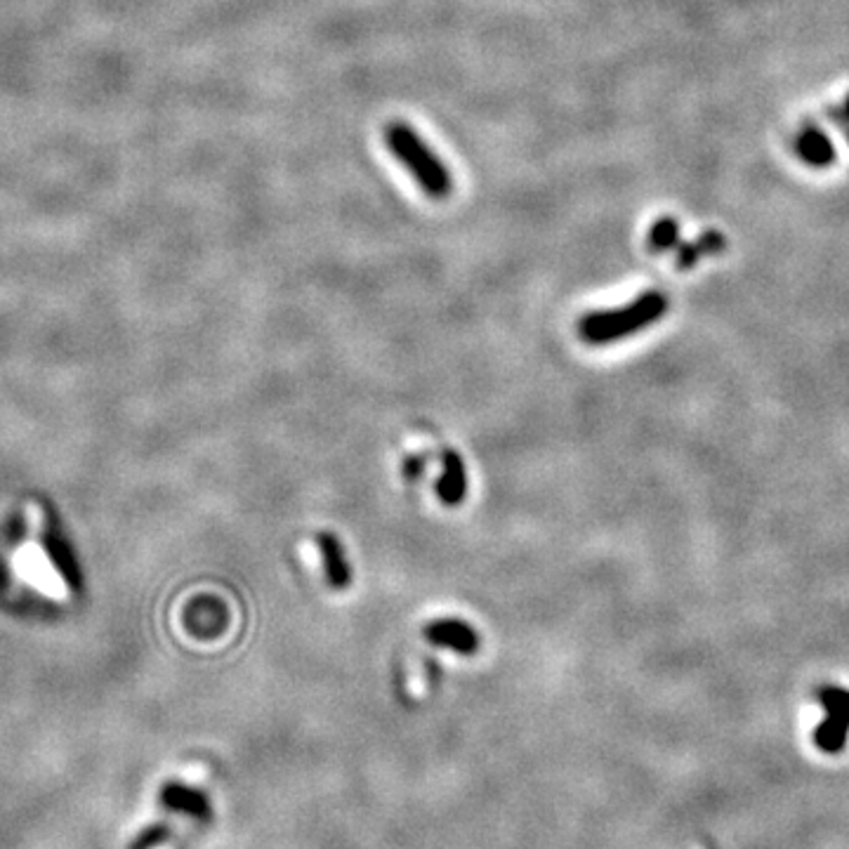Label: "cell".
<instances>
[{
  "instance_id": "1",
  "label": "cell",
  "mask_w": 849,
  "mask_h": 849,
  "mask_svg": "<svg viewBox=\"0 0 849 849\" xmlns=\"http://www.w3.org/2000/svg\"><path fill=\"white\" fill-rule=\"evenodd\" d=\"M668 312V298L663 293L649 291L637 295L633 302L616 309L590 312L578 321V335L588 345H611L628 335H635L656 324Z\"/></svg>"
},
{
  "instance_id": "2",
  "label": "cell",
  "mask_w": 849,
  "mask_h": 849,
  "mask_svg": "<svg viewBox=\"0 0 849 849\" xmlns=\"http://www.w3.org/2000/svg\"><path fill=\"white\" fill-rule=\"evenodd\" d=\"M385 142L397 159L404 163L423 192L434 201H442L451 194L453 180L449 168L434 151L427 147L411 125L394 121L385 128Z\"/></svg>"
},
{
  "instance_id": "3",
  "label": "cell",
  "mask_w": 849,
  "mask_h": 849,
  "mask_svg": "<svg viewBox=\"0 0 849 849\" xmlns=\"http://www.w3.org/2000/svg\"><path fill=\"white\" fill-rule=\"evenodd\" d=\"M824 720L814 729L816 748L828 755L840 753L849 741V689L824 687L819 691Z\"/></svg>"
},
{
  "instance_id": "4",
  "label": "cell",
  "mask_w": 849,
  "mask_h": 849,
  "mask_svg": "<svg viewBox=\"0 0 849 849\" xmlns=\"http://www.w3.org/2000/svg\"><path fill=\"white\" fill-rule=\"evenodd\" d=\"M425 637L434 647L451 649L463 656L477 654L479 649V633L460 618H437V621L427 623Z\"/></svg>"
},
{
  "instance_id": "5",
  "label": "cell",
  "mask_w": 849,
  "mask_h": 849,
  "mask_svg": "<svg viewBox=\"0 0 849 849\" xmlns=\"http://www.w3.org/2000/svg\"><path fill=\"white\" fill-rule=\"evenodd\" d=\"M43 552L50 559V564L55 566V571L62 576V581L69 585L74 592L83 590V571L78 555L62 531H57L55 526L43 531Z\"/></svg>"
},
{
  "instance_id": "6",
  "label": "cell",
  "mask_w": 849,
  "mask_h": 849,
  "mask_svg": "<svg viewBox=\"0 0 849 849\" xmlns=\"http://www.w3.org/2000/svg\"><path fill=\"white\" fill-rule=\"evenodd\" d=\"M317 545L324 559V574L326 581L333 590H347L352 583V569L350 562L345 557V548H342L340 538L331 531H321L317 536Z\"/></svg>"
},
{
  "instance_id": "7",
  "label": "cell",
  "mask_w": 849,
  "mask_h": 849,
  "mask_svg": "<svg viewBox=\"0 0 849 849\" xmlns=\"http://www.w3.org/2000/svg\"><path fill=\"white\" fill-rule=\"evenodd\" d=\"M437 496L444 505H460L467 496V470L458 451H442V477L437 479Z\"/></svg>"
},
{
  "instance_id": "8",
  "label": "cell",
  "mask_w": 849,
  "mask_h": 849,
  "mask_svg": "<svg viewBox=\"0 0 849 849\" xmlns=\"http://www.w3.org/2000/svg\"><path fill=\"white\" fill-rule=\"evenodd\" d=\"M725 250V236L720 232H706L701 236V239L684 243L680 239V243L675 246V267L677 269H691L694 265H699V260L708 258V255H717Z\"/></svg>"
},
{
  "instance_id": "9",
  "label": "cell",
  "mask_w": 849,
  "mask_h": 849,
  "mask_svg": "<svg viewBox=\"0 0 849 849\" xmlns=\"http://www.w3.org/2000/svg\"><path fill=\"white\" fill-rule=\"evenodd\" d=\"M798 151H800L802 159L809 163V166H816V168H824V166H828V163H833V159H835L831 140H828V137L821 133L819 128H807L805 133L800 135Z\"/></svg>"
},
{
  "instance_id": "10",
  "label": "cell",
  "mask_w": 849,
  "mask_h": 849,
  "mask_svg": "<svg viewBox=\"0 0 849 849\" xmlns=\"http://www.w3.org/2000/svg\"><path fill=\"white\" fill-rule=\"evenodd\" d=\"M189 625L199 635H213L217 630L225 628V607L217 600H201L192 607V614H187Z\"/></svg>"
},
{
  "instance_id": "11",
  "label": "cell",
  "mask_w": 849,
  "mask_h": 849,
  "mask_svg": "<svg viewBox=\"0 0 849 849\" xmlns=\"http://www.w3.org/2000/svg\"><path fill=\"white\" fill-rule=\"evenodd\" d=\"M680 239V227L673 217H661L649 229V248L654 253H673Z\"/></svg>"
},
{
  "instance_id": "12",
  "label": "cell",
  "mask_w": 849,
  "mask_h": 849,
  "mask_svg": "<svg viewBox=\"0 0 849 849\" xmlns=\"http://www.w3.org/2000/svg\"><path fill=\"white\" fill-rule=\"evenodd\" d=\"M423 467H425V458H423V456H411V458H406V463H404V475H406L408 479H418L420 475H423Z\"/></svg>"
},
{
  "instance_id": "13",
  "label": "cell",
  "mask_w": 849,
  "mask_h": 849,
  "mask_svg": "<svg viewBox=\"0 0 849 849\" xmlns=\"http://www.w3.org/2000/svg\"><path fill=\"white\" fill-rule=\"evenodd\" d=\"M838 118H840V121H845V123L849 125V97H847L845 107H842V109L838 111ZM847 130H849V128H847Z\"/></svg>"
}]
</instances>
